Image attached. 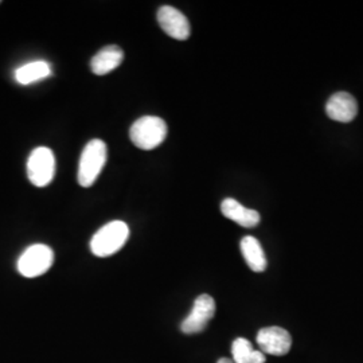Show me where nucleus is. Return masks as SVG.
<instances>
[{"instance_id":"obj_6","label":"nucleus","mask_w":363,"mask_h":363,"mask_svg":"<svg viewBox=\"0 0 363 363\" xmlns=\"http://www.w3.org/2000/svg\"><path fill=\"white\" fill-rule=\"evenodd\" d=\"M216 313V301L210 295H201L195 298L190 315L182 322L181 330L186 335L202 333Z\"/></svg>"},{"instance_id":"obj_14","label":"nucleus","mask_w":363,"mask_h":363,"mask_svg":"<svg viewBox=\"0 0 363 363\" xmlns=\"http://www.w3.org/2000/svg\"><path fill=\"white\" fill-rule=\"evenodd\" d=\"M234 363H265V354L255 350L245 337H237L232 345Z\"/></svg>"},{"instance_id":"obj_2","label":"nucleus","mask_w":363,"mask_h":363,"mask_svg":"<svg viewBox=\"0 0 363 363\" xmlns=\"http://www.w3.org/2000/svg\"><path fill=\"white\" fill-rule=\"evenodd\" d=\"M167 124L163 118L144 116L136 120L130 130V142L140 150H154L167 138Z\"/></svg>"},{"instance_id":"obj_13","label":"nucleus","mask_w":363,"mask_h":363,"mask_svg":"<svg viewBox=\"0 0 363 363\" xmlns=\"http://www.w3.org/2000/svg\"><path fill=\"white\" fill-rule=\"evenodd\" d=\"M52 66L45 61H35L15 70V79L21 85H30L52 76Z\"/></svg>"},{"instance_id":"obj_11","label":"nucleus","mask_w":363,"mask_h":363,"mask_svg":"<svg viewBox=\"0 0 363 363\" xmlns=\"http://www.w3.org/2000/svg\"><path fill=\"white\" fill-rule=\"evenodd\" d=\"M123 60L124 52L118 46H105L91 58V72L97 76H105L121 65Z\"/></svg>"},{"instance_id":"obj_1","label":"nucleus","mask_w":363,"mask_h":363,"mask_svg":"<svg viewBox=\"0 0 363 363\" xmlns=\"http://www.w3.org/2000/svg\"><path fill=\"white\" fill-rule=\"evenodd\" d=\"M128 237V225L123 220H112L91 237V253L97 257H109L125 245Z\"/></svg>"},{"instance_id":"obj_9","label":"nucleus","mask_w":363,"mask_h":363,"mask_svg":"<svg viewBox=\"0 0 363 363\" xmlns=\"http://www.w3.org/2000/svg\"><path fill=\"white\" fill-rule=\"evenodd\" d=\"M325 113L331 120L350 123L358 113V103L347 91H337L325 104Z\"/></svg>"},{"instance_id":"obj_5","label":"nucleus","mask_w":363,"mask_h":363,"mask_svg":"<svg viewBox=\"0 0 363 363\" xmlns=\"http://www.w3.org/2000/svg\"><path fill=\"white\" fill-rule=\"evenodd\" d=\"M27 175L35 187L52 183L55 175V157L48 147L35 148L27 160Z\"/></svg>"},{"instance_id":"obj_8","label":"nucleus","mask_w":363,"mask_h":363,"mask_svg":"<svg viewBox=\"0 0 363 363\" xmlns=\"http://www.w3.org/2000/svg\"><path fill=\"white\" fill-rule=\"evenodd\" d=\"M157 22L162 30L171 38L186 40L191 34L189 19L184 16V13L171 6H163L159 9Z\"/></svg>"},{"instance_id":"obj_4","label":"nucleus","mask_w":363,"mask_h":363,"mask_svg":"<svg viewBox=\"0 0 363 363\" xmlns=\"http://www.w3.org/2000/svg\"><path fill=\"white\" fill-rule=\"evenodd\" d=\"M54 262V252L50 247L35 244L27 247L18 259V271L28 279L48 272Z\"/></svg>"},{"instance_id":"obj_3","label":"nucleus","mask_w":363,"mask_h":363,"mask_svg":"<svg viewBox=\"0 0 363 363\" xmlns=\"http://www.w3.org/2000/svg\"><path fill=\"white\" fill-rule=\"evenodd\" d=\"M106 162V144L94 139L85 145L78 164L77 179L79 186L91 187L99 178Z\"/></svg>"},{"instance_id":"obj_10","label":"nucleus","mask_w":363,"mask_h":363,"mask_svg":"<svg viewBox=\"0 0 363 363\" xmlns=\"http://www.w3.org/2000/svg\"><path fill=\"white\" fill-rule=\"evenodd\" d=\"M220 211L226 218L234 220L242 228H255L259 223V214L256 210L242 206L233 198L223 199L220 203Z\"/></svg>"},{"instance_id":"obj_12","label":"nucleus","mask_w":363,"mask_h":363,"mask_svg":"<svg viewBox=\"0 0 363 363\" xmlns=\"http://www.w3.org/2000/svg\"><path fill=\"white\" fill-rule=\"evenodd\" d=\"M241 253L253 272L261 273L267 269V257L257 238L252 235L244 237L241 240Z\"/></svg>"},{"instance_id":"obj_7","label":"nucleus","mask_w":363,"mask_h":363,"mask_svg":"<svg viewBox=\"0 0 363 363\" xmlns=\"http://www.w3.org/2000/svg\"><path fill=\"white\" fill-rule=\"evenodd\" d=\"M256 340L262 354H271L277 357L288 354L292 346V337L281 327L261 328Z\"/></svg>"},{"instance_id":"obj_15","label":"nucleus","mask_w":363,"mask_h":363,"mask_svg":"<svg viewBox=\"0 0 363 363\" xmlns=\"http://www.w3.org/2000/svg\"><path fill=\"white\" fill-rule=\"evenodd\" d=\"M217 363H234L232 359H229V358H220L218 359V362Z\"/></svg>"}]
</instances>
